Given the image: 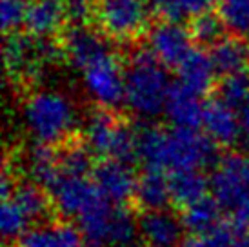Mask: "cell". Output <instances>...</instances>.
<instances>
[{
  "label": "cell",
  "instance_id": "obj_1",
  "mask_svg": "<svg viewBox=\"0 0 249 247\" xmlns=\"http://www.w3.org/2000/svg\"><path fill=\"white\" fill-rule=\"evenodd\" d=\"M139 160L160 171H204L218 162L216 144L204 133L186 127L145 125L139 131Z\"/></svg>",
  "mask_w": 249,
  "mask_h": 247
},
{
  "label": "cell",
  "instance_id": "obj_2",
  "mask_svg": "<svg viewBox=\"0 0 249 247\" xmlns=\"http://www.w3.org/2000/svg\"><path fill=\"white\" fill-rule=\"evenodd\" d=\"M22 117L26 129L38 144L60 147L78 137V111L62 91H31L22 104Z\"/></svg>",
  "mask_w": 249,
  "mask_h": 247
},
{
  "label": "cell",
  "instance_id": "obj_3",
  "mask_svg": "<svg viewBox=\"0 0 249 247\" xmlns=\"http://www.w3.org/2000/svg\"><path fill=\"white\" fill-rule=\"evenodd\" d=\"M167 68L151 49H139L129 56L125 68V104L142 118H155L166 109L171 89Z\"/></svg>",
  "mask_w": 249,
  "mask_h": 247
},
{
  "label": "cell",
  "instance_id": "obj_4",
  "mask_svg": "<svg viewBox=\"0 0 249 247\" xmlns=\"http://www.w3.org/2000/svg\"><path fill=\"white\" fill-rule=\"evenodd\" d=\"M86 247H131L137 242L139 220L127 206L97 200L75 220Z\"/></svg>",
  "mask_w": 249,
  "mask_h": 247
},
{
  "label": "cell",
  "instance_id": "obj_5",
  "mask_svg": "<svg viewBox=\"0 0 249 247\" xmlns=\"http://www.w3.org/2000/svg\"><path fill=\"white\" fill-rule=\"evenodd\" d=\"M84 142L97 158H111L125 164L139 160V131L115 109L98 106L84 124Z\"/></svg>",
  "mask_w": 249,
  "mask_h": 247
},
{
  "label": "cell",
  "instance_id": "obj_6",
  "mask_svg": "<svg viewBox=\"0 0 249 247\" xmlns=\"http://www.w3.org/2000/svg\"><path fill=\"white\" fill-rule=\"evenodd\" d=\"M64 58L60 42L26 33H9L4 42V64L9 80L26 88Z\"/></svg>",
  "mask_w": 249,
  "mask_h": 247
},
{
  "label": "cell",
  "instance_id": "obj_7",
  "mask_svg": "<svg viewBox=\"0 0 249 247\" xmlns=\"http://www.w3.org/2000/svg\"><path fill=\"white\" fill-rule=\"evenodd\" d=\"M209 184L211 194L231 222L249 229V157L229 153L218 158Z\"/></svg>",
  "mask_w": 249,
  "mask_h": 247
},
{
  "label": "cell",
  "instance_id": "obj_8",
  "mask_svg": "<svg viewBox=\"0 0 249 247\" xmlns=\"http://www.w3.org/2000/svg\"><path fill=\"white\" fill-rule=\"evenodd\" d=\"M151 0H95L93 24L118 44H133L151 29Z\"/></svg>",
  "mask_w": 249,
  "mask_h": 247
},
{
  "label": "cell",
  "instance_id": "obj_9",
  "mask_svg": "<svg viewBox=\"0 0 249 247\" xmlns=\"http://www.w3.org/2000/svg\"><path fill=\"white\" fill-rule=\"evenodd\" d=\"M84 88L102 107L117 111L125 104V71L117 51L102 56L82 71Z\"/></svg>",
  "mask_w": 249,
  "mask_h": 247
},
{
  "label": "cell",
  "instance_id": "obj_10",
  "mask_svg": "<svg viewBox=\"0 0 249 247\" xmlns=\"http://www.w3.org/2000/svg\"><path fill=\"white\" fill-rule=\"evenodd\" d=\"M109 42L113 40L107 38L100 29L91 28L88 24H70L60 36L64 58L80 71L115 51Z\"/></svg>",
  "mask_w": 249,
  "mask_h": 247
},
{
  "label": "cell",
  "instance_id": "obj_11",
  "mask_svg": "<svg viewBox=\"0 0 249 247\" xmlns=\"http://www.w3.org/2000/svg\"><path fill=\"white\" fill-rule=\"evenodd\" d=\"M48 191L51 194L55 211L66 220H76L86 209H89L97 200L102 198V193L98 191L91 176L62 173Z\"/></svg>",
  "mask_w": 249,
  "mask_h": 247
},
{
  "label": "cell",
  "instance_id": "obj_12",
  "mask_svg": "<svg viewBox=\"0 0 249 247\" xmlns=\"http://www.w3.org/2000/svg\"><path fill=\"white\" fill-rule=\"evenodd\" d=\"M195 40L189 28H184L182 22L162 20L153 24L147 33V48L167 69H177L178 64L195 48Z\"/></svg>",
  "mask_w": 249,
  "mask_h": 247
},
{
  "label": "cell",
  "instance_id": "obj_13",
  "mask_svg": "<svg viewBox=\"0 0 249 247\" xmlns=\"http://www.w3.org/2000/svg\"><path fill=\"white\" fill-rule=\"evenodd\" d=\"M91 178L97 184L102 196L113 204L127 206L129 202L135 200L139 176H135L131 164H125L120 160H111V158H102L100 162L95 164Z\"/></svg>",
  "mask_w": 249,
  "mask_h": 247
},
{
  "label": "cell",
  "instance_id": "obj_14",
  "mask_svg": "<svg viewBox=\"0 0 249 247\" xmlns=\"http://www.w3.org/2000/svg\"><path fill=\"white\" fill-rule=\"evenodd\" d=\"M202 127L216 145L229 147L242 140V125L238 111L228 106L218 96L206 102Z\"/></svg>",
  "mask_w": 249,
  "mask_h": 247
},
{
  "label": "cell",
  "instance_id": "obj_15",
  "mask_svg": "<svg viewBox=\"0 0 249 247\" xmlns=\"http://www.w3.org/2000/svg\"><path fill=\"white\" fill-rule=\"evenodd\" d=\"M182 218L169 209L142 211L139 218V231L144 242L151 247H177L184 238Z\"/></svg>",
  "mask_w": 249,
  "mask_h": 247
},
{
  "label": "cell",
  "instance_id": "obj_16",
  "mask_svg": "<svg viewBox=\"0 0 249 247\" xmlns=\"http://www.w3.org/2000/svg\"><path fill=\"white\" fill-rule=\"evenodd\" d=\"M68 26L64 0H29L24 29L38 38H55Z\"/></svg>",
  "mask_w": 249,
  "mask_h": 247
},
{
  "label": "cell",
  "instance_id": "obj_17",
  "mask_svg": "<svg viewBox=\"0 0 249 247\" xmlns=\"http://www.w3.org/2000/svg\"><path fill=\"white\" fill-rule=\"evenodd\" d=\"M20 247H86L80 229L66 220H44L29 227Z\"/></svg>",
  "mask_w": 249,
  "mask_h": 247
},
{
  "label": "cell",
  "instance_id": "obj_18",
  "mask_svg": "<svg viewBox=\"0 0 249 247\" xmlns=\"http://www.w3.org/2000/svg\"><path fill=\"white\" fill-rule=\"evenodd\" d=\"M200 98V95L189 91L182 84H171L164 113L167 115V120L173 124V127H186V129L200 127L206 109V104H202Z\"/></svg>",
  "mask_w": 249,
  "mask_h": 247
},
{
  "label": "cell",
  "instance_id": "obj_19",
  "mask_svg": "<svg viewBox=\"0 0 249 247\" xmlns=\"http://www.w3.org/2000/svg\"><path fill=\"white\" fill-rule=\"evenodd\" d=\"M216 75L218 73L214 69L211 55L200 48L191 49L177 68V82L200 96H206L213 91Z\"/></svg>",
  "mask_w": 249,
  "mask_h": 247
},
{
  "label": "cell",
  "instance_id": "obj_20",
  "mask_svg": "<svg viewBox=\"0 0 249 247\" xmlns=\"http://www.w3.org/2000/svg\"><path fill=\"white\" fill-rule=\"evenodd\" d=\"M133 202L142 211L167 209L169 204H173L169 189V175L160 169L144 167L142 175L137 180V191Z\"/></svg>",
  "mask_w": 249,
  "mask_h": 247
},
{
  "label": "cell",
  "instance_id": "obj_21",
  "mask_svg": "<svg viewBox=\"0 0 249 247\" xmlns=\"http://www.w3.org/2000/svg\"><path fill=\"white\" fill-rule=\"evenodd\" d=\"M209 55L220 76L249 69V40L238 35H226L209 48Z\"/></svg>",
  "mask_w": 249,
  "mask_h": 247
},
{
  "label": "cell",
  "instance_id": "obj_22",
  "mask_svg": "<svg viewBox=\"0 0 249 247\" xmlns=\"http://www.w3.org/2000/svg\"><path fill=\"white\" fill-rule=\"evenodd\" d=\"M22 160L29 180L40 184L46 189H49L60 176L58 147L35 142V145L29 147V151L22 157Z\"/></svg>",
  "mask_w": 249,
  "mask_h": 247
},
{
  "label": "cell",
  "instance_id": "obj_23",
  "mask_svg": "<svg viewBox=\"0 0 249 247\" xmlns=\"http://www.w3.org/2000/svg\"><path fill=\"white\" fill-rule=\"evenodd\" d=\"M7 198H13L33 224H40L55 209L49 191L33 180H18L13 193Z\"/></svg>",
  "mask_w": 249,
  "mask_h": 247
},
{
  "label": "cell",
  "instance_id": "obj_24",
  "mask_svg": "<svg viewBox=\"0 0 249 247\" xmlns=\"http://www.w3.org/2000/svg\"><path fill=\"white\" fill-rule=\"evenodd\" d=\"M169 189L173 206L184 209L189 204L204 198L211 191V184L202 171H178L169 175Z\"/></svg>",
  "mask_w": 249,
  "mask_h": 247
},
{
  "label": "cell",
  "instance_id": "obj_25",
  "mask_svg": "<svg viewBox=\"0 0 249 247\" xmlns=\"http://www.w3.org/2000/svg\"><path fill=\"white\" fill-rule=\"evenodd\" d=\"M180 211H182L180 218L184 227L189 233L198 234H208L211 229H214L222 222L220 216L224 213L213 194H206L204 198L196 200Z\"/></svg>",
  "mask_w": 249,
  "mask_h": 247
},
{
  "label": "cell",
  "instance_id": "obj_26",
  "mask_svg": "<svg viewBox=\"0 0 249 247\" xmlns=\"http://www.w3.org/2000/svg\"><path fill=\"white\" fill-rule=\"evenodd\" d=\"M218 0H151L153 9L160 18L173 22L191 20L196 15L211 11Z\"/></svg>",
  "mask_w": 249,
  "mask_h": 247
},
{
  "label": "cell",
  "instance_id": "obj_27",
  "mask_svg": "<svg viewBox=\"0 0 249 247\" xmlns=\"http://www.w3.org/2000/svg\"><path fill=\"white\" fill-rule=\"evenodd\" d=\"M226 22L220 17V13L206 11L202 15H196L189 22V33L193 36L195 44H198L200 48H211L218 40L226 36Z\"/></svg>",
  "mask_w": 249,
  "mask_h": 247
},
{
  "label": "cell",
  "instance_id": "obj_28",
  "mask_svg": "<svg viewBox=\"0 0 249 247\" xmlns=\"http://www.w3.org/2000/svg\"><path fill=\"white\" fill-rule=\"evenodd\" d=\"M29 227H33V222L22 207L13 198L2 200V213H0V229L6 242L20 240Z\"/></svg>",
  "mask_w": 249,
  "mask_h": 247
},
{
  "label": "cell",
  "instance_id": "obj_29",
  "mask_svg": "<svg viewBox=\"0 0 249 247\" xmlns=\"http://www.w3.org/2000/svg\"><path fill=\"white\" fill-rule=\"evenodd\" d=\"M216 96L236 111L249 102V69L222 76L220 84L216 86Z\"/></svg>",
  "mask_w": 249,
  "mask_h": 247
},
{
  "label": "cell",
  "instance_id": "obj_30",
  "mask_svg": "<svg viewBox=\"0 0 249 247\" xmlns=\"http://www.w3.org/2000/svg\"><path fill=\"white\" fill-rule=\"evenodd\" d=\"M216 7L228 29L249 40V0H218Z\"/></svg>",
  "mask_w": 249,
  "mask_h": 247
},
{
  "label": "cell",
  "instance_id": "obj_31",
  "mask_svg": "<svg viewBox=\"0 0 249 247\" xmlns=\"http://www.w3.org/2000/svg\"><path fill=\"white\" fill-rule=\"evenodd\" d=\"M206 236L211 247H249V229L235 222H220Z\"/></svg>",
  "mask_w": 249,
  "mask_h": 247
},
{
  "label": "cell",
  "instance_id": "obj_32",
  "mask_svg": "<svg viewBox=\"0 0 249 247\" xmlns=\"http://www.w3.org/2000/svg\"><path fill=\"white\" fill-rule=\"evenodd\" d=\"M29 0H0V18L4 33H15L24 28Z\"/></svg>",
  "mask_w": 249,
  "mask_h": 247
},
{
  "label": "cell",
  "instance_id": "obj_33",
  "mask_svg": "<svg viewBox=\"0 0 249 247\" xmlns=\"http://www.w3.org/2000/svg\"><path fill=\"white\" fill-rule=\"evenodd\" d=\"M64 6H66V15H68V26L88 24V20H93L95 0H64Z\"/></svg>",
  "mask_w": 249,
  "mask_h": 247
},
{
  "label": "cell",
  "instance_id": "obj_34",
  "mask_svg": "<svg viewBox=\"0 0 249 247\" xmlns=\"http://www.w3.org/2000/svg\"><path fill=\"white\" fill-rule=\"evenodd\" d=\"M177 247H211V246H209V240L206 234L189 233L187 236H184L180 240V244Z\"/></svg>",
  "mask_w": 249,
  "mask_h": 247
},
{
  "label": "cell",
  "instance_id": "obj_35",
  "mask_svg": "<svg viewBox=\"0 0 249 247\" xmlns=\"http://www.w3.org/2000/svg\"><path fill=\"white\" fill-rule=\"evenodd\" d=\"M238 117H240V125H242V142L246 147H249V102H246L238 109Z\"/></svg>",
  "mask_w": 249,
  "mask_h": 247
},
{
  "label": "cell",
  "instance_id": "obj_36",
  "mask_svg": "<svg viewBox=\"0 0 249 247\" xmlns=\"http://www.w3.org/2000/svg\"><path fill=\"white\" fill-rule=\"evenodd\" d=\"M147 247H151V246H147Z\"/></svg>",
  "mask_w": 249,
  "mask_h": 247
}]
</instances>
